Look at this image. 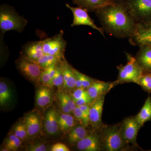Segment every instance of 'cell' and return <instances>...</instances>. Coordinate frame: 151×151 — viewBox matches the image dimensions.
<instances>
[{
	"label": "cell",
	"mask_w": 151,
	"mask_h": 151,
	"mask_svg": "<svg viewBox=\"0 0 151 151\" xmlns=\"http://www.w3.org/2000/svg\"><path fill=\"white\" fill-rule=\"evenodd\" d=\"M28 150L30 151H45L47 150V146L42 143H37L30 145Z\"/></svg>",
	"instance_id": "obj_35"
},
{
	"label": "cell",
	"mask_w": 151,
	"mask_h": 151,
	"mask_svg": "<svg viewBox=\"0 0 151 151\" xmlns=\"http://www.w3.org/2000/svg\"><path fill=\"white\" fill-rule=\"evenodd\" d=\"M65 6L71 11L73 14V21L71 24V27L80 25L88 26L94 29L97 30L103 37H105L104 30L102 28L99 27L95 24L94 20L91 19L88 14V12L86 9L79 7H74L68 4H65Z\"/></svg>",
	"instance_id": "obj_10"
},
{
	"label": "cell",
	"mask_w": 151,
	"mask_h": 151,
	"mask_svg": "<svg viewBox=\"0 0 151 151\" xmlns=\"http://www.w3.org/2000/svg\"><path fill=\"white\" fill-rule=\"evenodd\" d=\"M44 127L47 134L55 135L57 134L59 127L58 122L57 115L53 108L47 112L45 118Z\"/></svg>",
	"instance_id": "obj_19"
},
{
	"label": "cell",
	"mask_w": 151,
	"mask_h": 151,
	"mask_svg": "<svg viewBox=\"0 0 151 151\" xmlns=\"http://www.w3.org/2000/svg\"><path fill=\"white\" fill-rule=\"evenodd\" d=\"M121 1H122V0H121Z\"/></svg>",
	"instance_id": "obj_41"
},
{
	"label": "cell",
	"mask_w": 151,
	"mask_h": 151,
	"mask_svg": "<svg viewBox=\"0 0 151 151\" xmlns=\"http://www.w3.org/2000/svg\"><path fill=\"white\" fill-rule=\"evenodd\" d=\"M129 41L134 46L151 47V21L137 23L135 32L129 38Z\"/></svg>",
	"instance_id": "obj_9"
},
{
	"label": "cell",
	"mask_w": 151,
	"mask_h": 151,
	"mask_svg": "<svg viewBox=\"0 0 151 151\" xmlns=\"http://www.w3.org/2000/svg\"><path fill=\"white\" fill-rule=\"evenodd\" d=\"M14 134L22 140L28 138L27 130L24 121L16 124L14 128Z\"/></svg>",
	"instance_id": "obj_30"
},
{
	"label": "cell",
	"mask_w": 151,
	"mask_h": 151,
	"mask_svg": "<svg viewBox=\"0 0 151 151\" xmlns=\"http://www.w3.org/2000/svg\"><path fill=\"white\" fill-rule=\"evenodd\" d=\"M16 64L19 72L26 78L35 83L40 81L42 69L37 62L21 54Z\"/></svg>",
	"instance_id": "obj_6"
},
{
	"label": "cell",
	"mask_w": 151,
	"mask_h": 151,
	"mask_svg": "<svg viewBox=\"0 0 151 151\" xmlns=\"http://www.w3.org/2000/svg\"><path fill=\"white\" fill-rule=\"evenodd\" d=\"M61 61L57 64L56 70L52 81V85L60 88L63 86L64 79L61 68Z\"/></svg>",
	"instance_id": "obj_29"
},
{
	"label": "cell",
	"mask_w": 151,
	"mask_h": 151,
	"mask_svg": "<svg viewBox=\"0 0 151 151\" xmlns=\"http://www.w3.org/2000/svg\"><path fill=\"white\" fill-rule=\"evenodd\" d=\"M136 22L151 21V0H123Z\"/></svg>",
	"instance_id": "obj_5"
},
{
	"label": "cell",
	"mask_w": 151,
	"mask_h": 151,
	"mask_svg": "<svg viewBox=\"0 0 151 151\" xmlns=\"http://www.w3.org/2000/svg\"><path fill=\"white\" fill-rule=\"evenodd\" d=\"M94 12L102 28L109 35L129 38L135 32L137 23L123 1H114Z\"/></svg>",
	"instance_id": "obj_1"
},
{
	"label": "cell",
	"mask_w": 151,
	"mask_h": 151,
	"mask_svg": "<svg viewBox=\"0 0 151 151\" xmlns=\"http://www.w3.org/2000/svg\"><path fill=\"white\" fill-rule=\"evenodd\" d=\"M58 99L62 100L68 106L72 113L76 108V105L72 96L63 93H60L58 95Z\"/></svg>",
	"instance_id": "obj_32"
},
{
	"label": "cell",
	"mask_w": 151,
	"mask_h": 151,
	"mask_svg": "<svg viewBox=\"0 0 151 151\" xmlns=\"http://www.w3.org/2000/svg\"><path fill=\"white\" fill-rule=\"evenodd\" d=\"M12 94L7 84L4 81L0 82V105H5L12 100Z\"/></svg>",
	"instance_id": "obj_28"
},
{
	"label": "cell",
	"mask_w": 151,
	"mask_h": 151,
	"mask_svg": "<svg viewBox=\"0 0 151 151\" xmlns=\"http://www.w3.org/2000/svg\"><path fill=\"white\" fill-rule=\"evenodd\" d=\"M44 54L42 40L27 42L22 47L21 52L22 55L36 62Z\"/></svg>",
	"instance_id": "obj_13"
},
{
	"label": "cell",
	"mask_w": 151,
	"mask_h": 151,
	"mask_svg": "<svg viewBox=\"0 0 151 151\" xmlns=\"http://www.w3.org/2000/svg\"><path fill=\"white\" fill-rule=\"evenodd\" d=\"M74 4L86 9L88 12H95L98 9L111 4L112 0H72Z\"/></svg>",
	"instance_id": "obj_18"
},
{
	"label": "cell",
	"mask_w": 151,
	"mask_h": 151,
	"mask_svg": "<svg viewBox=\"0 0 151 151\" xmlns=\"http://www.w3.org/2000/svg\"><path fill=\"white\" fill-rule=\"evenodd\" d=\"M149 151H151V150H149Z\"/></svg>",
	"instance_id": "obj_40"
},
{
	"label": "cell",
	"mask_w": 151,
	"mask_h": 151,
	"mask_svg": "<svg viewBox=\"0 0 151 151\" xmlns=\"http://www.w3.org/2000/svg\"><path fill=\"white\" fill-rule=\"evenodd\" d=\"M73 113L74 118L77 122L80 123V124H82L86 127L89 125V121L86 119L83 112L78 106H76Z\"/></svg>",
	"instance_id": "obj_33"
},
{
	"label": "cell",
	"mask_w": 151,
	"mask_h": 151,
	"mask_svg": "<svg viewBox=\"0 0 151 151\" xmlns=\"http://www.w3.org/2000/svg\"><path fill=\"white\" fill-rule=\"evenodd\" d=\"M128 62L125 65L118 66L119 75L116 80L118 84L133 82L138 84V81L143 74V71L136 61L134 57L126 53Z\"/></svg>",
	"instance_id": "obj_4"
},
{
	"label": "cell",
	"mask_w": 151,
	"mask_h": 151,
	"mask_svg": "<svg viewBox=\"0 0 151 151\" xmlns=\"http://www.w3.org/2000/svg\"><path fill=\"white\" fill-rule=\"evenodd\" d=\"M88 134L86 127L82 124H77L68 133V141L71 144H77Z\"/></svg>",
	"instance_id": "obj_22"
},
{
	"label": "cell",
	"mask_w": 151,
	"mask_h": 151,
	"mask_svg": "<svg viewBox=\"0 0 151 151\" xmlns=\"http://www.w3.org/2000/svg\"><path fill=\"white\" fill-rule=\"evenodd\" d=\"M60 105V108L61 110L63 111V113H68V114H71L72 112L70 111V109L68 108V106L62 100H59Z\"/></svg>",
	"instance_id": "obj_39"
},
{
	"label": "cell",
	"mask_w": 151,
	"mask_h": 151,
	"mask_svg": "<svg viewBox=\"0 0 151 151\" xmlns=\"http://www.w3.org/2000/svg\"><path fill=\"white\" fill-rule=\"evenodd\" d=\"M23 121L27 130L28 137H34L40 133L41 122L37 113L35 112L28 113L25 116Z\"/></svg>",
	"instance_id": "obj_15"
},
{
	"label": "cell",
	"mask_w": 151,
	"mask_h": 151,
	"mask_svg": "<svg viewBox=\"0 0 151 151\" xmlns=\"http://www.w3.org/2000/svg\"><path fill=\"white\" fill-rule=\"evenodd\" d=\"M57 64L52 65L47 68L42 69L39 81L44 86L49 87H51L52 86V79L54 76Z\"/></svg>",
	"instance_id": "obj_25"
},
{
	"label": "cell",
	"mask_w": 151,
	"mask_h": 151,
	"mask_svg": "<svg viewBox=\"0 0 151 151\" xmlns=\"http://www.w3.org/2000/svg\"><path fill=\"white\" fill-rule=\"evenodd\" d=\"M61 65L64 79L63 86L65 88L69 89L76 88V76L74 68L71 67L67 61H65L64 58L61 60Z\"/></svg>",
	"instance_id": "obj_17"
},
{
	"label": "cell",
	"mask_w": 151,
	"mask_h": 151,
	"mask_svg": "<svg viewBox=\"0 0 151 151\" xmlns=\"http://www.w3.org/2000/svg\"><path fill=\"white\" fill-rule=\"evenodd\" d=\"M28 23L27 20L21 16L14 7L7 4L0 6V36L4 38L5 34L11 30L21 33Z\"/></svg>",
	"instance_id": "obj_2"
},
{
	"label": "cell",
	"mask_w": 151,
	"mask_h": 151,
	"mask_svg": "<svg viewBox=\"0 0 151 151\" xmlns=\"http://www.w3.org/2000/svg\"><path fill=\"white\" fill-rule=\"evenodd\" d=\"M134 57L142 69L143 74H151V47H140Z\"/></svg>",
	"instance_id": "obj_16"
},
{
	"label": "cell",
	"mask_w": 151,
	"mask_h": 151,
	"mask_svg": "<svg viewBox=\"0 0 151 151\" xmlns=\"http://www.w3.org/2000/svg\"><path fill=\"white\" fill-rule=\"evenodd\" d=\"M76 106H80L85 105H91L93 101L90 97H84L75 101Z\"/></svg>",
	"instance_id": "obj_37"
},
{
	"label": "cell",
	"mask_w": 151,
	"mask_h": 151,
	"mask_svg": "<svg viewBox=\"0 0 151 151\" xmlns=\"http://www.w3.org/2000/svg\"><path fill=\"white\" fill-rule=\"evenodd\" d=\"M81 109L86 119L89 122V114L90 105H85L78 106Z\"/></svg>",
	"instance_id": "obj_38"
},
{
	"label": "cell",
	"mask_w": 151,
	"mask_h": 151,
	"mask_svg": "<svg viewBox=\"0 0 151 151\" xmlns=\"http://www.w3.org/2000/svg\"><path fill=\"white\" fill-rule=\"evenodd\" d=\"M142 126L138 123L136 117H128L122 122L121 134L125 144L129 146L130 144L139 147L137 143L138 132Z\"/></svg>",
	"instance_id": "obj_8"
},
{
	"label": "cell",
	"mask_w": 151,
	"mask_h": 151,
	"mask_svg": "<svg viewBox=\"0 0 151 151\" xmlns=\"http://www.w3.org/2000/svg\"><path fill=\"white\" fill-rule=\"evenodd\" d=\"M52 151H69L70 149L67 146L62 143H57L52 146Z\"/></svg>",
	"instance_id": "obj_36"
},
{
	"label": "cell",
	"mask_w": 151,
	"mask_h": 151,
	"mask_svg": "<svg viewBox=\"0 0 151 151\" xmlns=\"http://www.w3.org/2000/svg\"><path fill=\"white\" fill-rule=\"evenodd\" d=\"M74 70L76 76V88H84L86 89L97 80L81 73L75 68Z\"/></svg>",
	"instance_id": "obj_24"
},
{
	"label": "cell",
	"mask_w": 151,
	"mask_h": 151,
	"mask_svg": "<svg viewBox=\"0 0 151 151\" xmlns=\"http://www.w3.org/2000/svg\"><path fill=\"white\" fill-rule=\"evenodd\" d=\"M63 58H60L54 55L44 54L41 57L37 62L41 68L42 69H43L52 65L57 64Z\"/></svg>",
	"instance_id": "obj_26"
},
{
	"label": "cell",
	"mask_w": 151,
	"mask_h": 151,
	"mask_svg": "<svg viewBox=\"0 0 151 151\" xmlns=\"http://www.w3.org/2000/svg\"><path fill=\"white\" fill-rule=\"evenodd\" d=\"M118 84L116 81L105 82L97 80L86 90L91 99L94 101L99 97L105 96L114 86Z\"/></svg>",
	"instance_id": "obj_12"
},
{
	"label": "cell",
	"mask_w": 151,
	"mask_h": 151,
	"mask_svg": "<svg viewBox=\"0 0 151 151\" xmlns=\"http://www.w3.org/2000/svg\"><path fill=\"white\" fill-rule=\"evenodd\" d=\"M74 101L84 97H90L87 90L84 88H76L72 95Z\"/></svg>",
	"instance_id": "obj_34"
},
{
	"label": "cell",
	"mask_w": 151,
	"mask_h": 151,
	"mask_svg": "<svg viewBox=\"0 0 151 151\" xmlns=\"http://www.w3.org/2000/svg\"><path fill=\"white\" fill-rule=\"evenodd\" d=\"M49 86H44L39 88L36 94V103L38 107L46 108L51 103L52 92Z\"/></svg>",
	"instance_id": "obj_20"
},
{
	"label": "cell",
	"mask_w": 151,
	"mask_h": 151,
	"mask_svg": "<svg viewBox=\"0 0 151 151\" xmlns=\"http://www.w3.org/2000/svg\"><path fill=\"white\" fill-rule=\"evenodd\" d=\"M21 140L14 134H11L5 139L4 145L8 151H16L21 145Z\"/></svg>",
	"instance_id": "obj_27"
},
{
	"label": "cell",
	"mask_w": 151,
	"mask_h": 151,
	"mask_svg": "<svg viewBox=\"0 0 151 151\" xmlns=\"http://www.w3.org/2000/svg\"><path fill=\"white\" fill-rule=\"evenodd\" d=\"M142 127L147 122L151 121V97L149 95L141 111L135 116Z\"/></svg>",
	"instance_id": "obj_23"
},
{
	"label": "cell",
	"mask_w": 151,
	"mask_h": 151,
	"mask_svg": "<svg viewBox=\"0 0 151 151\" xmlns=\"http://www.w3.org/2000/svg\"><path fill=\"white\" fill-rule=\"evenodd\" d=\"M63 35L64 32L62 30L52 37L42 40L45 54L54 55L61 58H64L67 42L63 38Z\"/></svg>",
	"instance_id": "obj_7"
},
{
	"label": "cell",
	"mask_w": 151,
	"mask_h": 151,
	"mask_svg": "<svg viewBox=\"0 0 151 151\" xmlns=\"http://www.w3.org/2000/svg\"><path fill=\"white\" fill-rule=\"evenodd\" d=\"M122 122L113 125L103 124L99 129L102 150H126L129 146L125 144L121 134Z\"/></svg>",
	"instance_id": "obj_3"
},
{
	"label": "cell",
	"mask_w": 151,
	"mask_h": 151,
	"mask_svg": "<svg viewBox=\"0 0 151 151\" xmlns=\"http://www.w3.org/2000/svg\"><path fill=\"white\" fill-rule=\"evenodd\" d=\"M105 95L93 101L90 105L89 111V124L96 129L99 130L103 125L102 116Z\"/></svg>",
	"instance_id": "obj_11"
},
{
	"label": "cell",
	"mask_w": 151,
	"mask_h": 151,
	"mask_svg": "<svg viewBox=\"0 0 151 151\" xmlns=\"http://www.w3.org/2000/svg\"><path fill=\"white\" fill-rule=\"evenodd\" d=\"M138 84L146 92L151 93V74H143L139 79Z\"/></svg>",
	"instance_id": "obj_31"
},
{
	"label": "cell",
	"mask_w": 151,
	"mask_h": 151,
	"mask_svg": "<svg viewBox=\"0 0 151 151\" xmlns=\"http://www.w3.org/2000/svg\"><path fill=\"white\" fill-rule=\"evenodd\" d=\"M59 129L63 133H69L72 129L78 124V122L71 114L61 113L57 115Z\"/></svg>",
	"instance_id": "obj_21"
},
{
	"label": "cell",
	"mask_w": 151,
	"mask_h": 151,
	"mask_svg": "<svg viewBox=\"0 0 151 151\" xmlns=\"http://www.w3.org/2000/svg\"><path fill=\"white\" fill-rule=\"evenodd\" d=\"M77 149L83 151L102 150L100 134L91 133L76 144Z\"/></svg>",
	"instance_id": "obj_14"
}]
</instances>
